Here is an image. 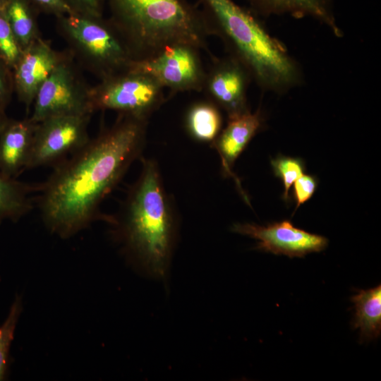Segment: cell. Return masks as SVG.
Returning <instances> with one entry per match:
<instances>
[{"label":"cell","instance_id":"obj_1","mask_svg":"<svg viewBox=\"0 0 381 381\" xmlns=\"http://www.w3.org/2000/svg\"><path fill=\"white\" fill-rule=\"evenodd\" d=\"M147 120L119 114L81 148L54 165L38 186L37 206L52 232L68 238L87 227L145 144Z\"/></svg>","mask_w":381,"mask_h":381},{"label":"cell","instance_id":"obj_2","mask_svg":"<svg viewBox=\"0 0 381 381\" xmlns=\"http://www.w3.org/2000/svg\"><path fill=\"white\" fill-rule=\"evenodd\" d=\"M212 35L246 68L262 89L282 94L298 85L301 72L287 49L254 13L232 0H200Z\"/></svg>","mask_w":381,"mask_h":381},{"label":"cell","instance_id":"obj_3","mask_svg":"<svg viewBox=\"0 0 381 381\" xmlns=\"http://www.w3.org/2000/svg\"><path fill=\"white\" fill-rule=\"evenodd\" d=\"M120 209L111 222L119 226L126 250L150 274L163 276L175 243L176 214L155 161L143 159Z\"/></svg>","mask_w":381,"mask_h":381},{"label":"cell","instance_id":"obj_4","mask_svg":"<svg viewBox=\"0 0 381 381\" xmlns=\"http://www.w3.org/2000/svg\"><path fill=\"white\" fill-rule=\"evenodd\" d=\"M109 19L136 61H145L176 44L207 52L210 25L203 10L188 0H105Z\"/></svg>","mask_w":381,"mask_h":381},{"label":"cell","instance_id":"obj_5","mask_svg":"<svg viewBox=\"0 0 381 381\" xmlns=\"http://www.w3.org/2000/svg\"><path fill=\"white\" fill-rule=\"evenodd\" d=\"M56 29L78 65L99 80L128 71L136 62L109 18L70 13L56 17Z\"/></svg>","mask_w":381,"mask_h":381},{"label":"cell","instance_id":"obj_6","mask_svg":"<svg viewBox=\"0 0 381 381\" xmlns=\"http://www.w3.org/2000/svg\"><path fill=\"white\" fill-rule=\"evenodd\" d=\"M164 89L152 76L133 68L91 86L90 104L93 112L111 110L148 121L165 100Z\"/></svg>","mask_w":381,"mask_h":381},{"label":"cell","instance_id":"obj_7","mask_svg":"<svg viewBox=\"0 0 381 381\" xmlns=\"http://www.w3.org/2000/svg\"><path fill=\"white\" fill-rule=\"evenodd\" d=\"M80 68L68 49L66 57L43 83L35 97L30 117L33 122L56 116L94 113L90 100L91 86Z\"/></svg>","mask_w":381,"mask_h":381},{"label":"cell","instance_id":"obj_8","mask_svg":"<svg viewBox=\"0 0 381 381\" xmlns=\"http://www.w3.org/2000/svg\"><path fill=\"white\" fill-rule=\"evenodd\" d=\"M91 116L61 115L37 123L25 170L56 165L84 146Z\"/></svg>","mask_w":381,"mask_h":381},{"label":"cell","instance_id":"obj_9","mask_svg":"<svg viewBox=\"0 0 381 381\" xmlns=\"http://www.w3.org/2000/svg\"><path fill=\"white\" fill-rule=\"evenodd\" d=\"M200 51L187 44L170 45L151 59L136 61L133 68L152 76L169 88L171 95L178 92H200L206 71Z\"/></svg>","mask_w":381,"mask_h":381},{"label":"cell","instance_id":"obj_10","mask_svg":"<svg viewBox=\"0 0 381 381\" xmlns=\"http://www.w3.org/2000/svg\"><path fill=\"white\" fill-rule=\"evenodd\" d=\"M211 58L202 91L210 101L226 111L228 119L249 111L247 90L252 80L248 71L228 54L222 58L212 55Z\"/></svg>","mask_w":381,"mask_h":381},{"label":"cell","instance_id":"obj_11","mask_svg":"<svg viewBox=\"0 0 381 381\" xmlns=\"http://www.w3.org/2000/svg\"><path fill=\"white\" fill-rule=\"evenodd\" d=\"M231 231L258 240L256 248L289 258H303L326 248L328 239L295 227L289 220L260 226L255 224H235Z\"/></svg>","mask_w":381,"mask_h":381},{"label":"cell","instance_id":"obj_12","mask_svg":"<svg viewBox=\"0 0 381 381\" xmlns=\"http://www.w3.org/2000/svg\"><path fill=\"white\" fill-rule=\"evenodd\" d=\"M67 54V49L57 51L42 37L23 51L13 68L14 92L28 111L41 85Z\"/></svg>","mask_w":381,"mask_h":381},{"label":"cell","instance_id":"obj_13","mask_svg":"<svg viewBox=\"0 0 381 381\" xmlns=\"http://www.w3.org/2000/svg\"><path fill=\"white\" fill-rule=\"evenodd\" d=\"M262 123L263 118L260 111L252 113L249 110L228 119L225 128L220 131L212 143L220 157L224 174L235 180L246 198L232 169L237 158L262 128Z\"/></svg>","mask_w":381,"mask_h":381},{"label":"cell","instance_id":"obj_14","mask_svg":"<svg viewBox=\"0 0 381 381\" xmlns=\"http://www.w3.org/2000/svg\"><path fill=\"white\" fill-rule=\"evenodd\" d=\"M37 123L11 119L0 132V171L6 176L16 178L25 170Z\"/></svg>","mask_w":381,"mask_h":381},{"label":"cell","instance_id":"obj_15","mask_svg":"<svg viewBox=\"0 0 381 381\" xmlns=\"http://www.w3.org/2000/svg\"><path fill=\"white\" fill-rule=\"evenodd\" d=\"M253 11L262 16L288 14L311 17L326 25L337 37L343 32L337 23L332 0H248Z\"/></svg>","mask_w":381,"mask_h":381},{"label":"cell","instance_id":"obj_16","mask_svg":"<svg viewBox=\"0 0 381 381\" xmlns=\"http://www.w3.org/2000/svg\"><path fill=\"white\" fill-rule=\"evenodd\" d=\"M356 313L353 328L360 329V341H370L381 332V285L367 290H358L353 295Z\"/></svg>","mask_w":381,"mask_h":381},{"label":"cell","instance_id":"obj_17","mask_svg":"<svg viewBox=\"0 0 381 381\" xmlns=\"http://www.w3.org/2000/svg\"><path fill=\"white\" fill-rule=\"evenodd\" d=\"M34 191L30 184L0 171V224L6 219L16 222L30 212L34 207Z\"/></svg>","mask_w":381,"mask_h":381},{"label":"cell","instance_id":"obj_18","mask_svg":"<svg viewBox=\"0 0 381 381\" xmlns=\"http://www.w3.org/2000/svg\"><path fill=\"white\" fill-rule=\"evenodd\" d=\"M4 8L23 51L42 37L37 23L40 13L28 0H6Z\"/></svg>","mask_w":381,"mask_h":381},{"label":"cell","instance_id":"obj_19","mask_svg":"<svg viewBox=\"0 0 381 381\" xmlns=\"http://www.w3.org/2000/svg\"><path fill=\"white\" fill-rule=\"evenodd\" d=\"M222 124L219 107L210 100L192 104L186 112V128L196 140L212 143L220 133Z\"/></svg>","mask_w":381,"mask_h":381},{"label":"cell","instance_id":"obj_20","mask_svg":"<svg viewBox=\"0 0 381 381\" xmlns=\"http://www.w3.org/2000/svg\"><path fill=\"white\" fill-rule=\"evenodd\" d=\"M271 166L274 175L279 178L284 185L282 198L284 201H290V189L293 183L304 174L306 166L301 158L278 155L271 159Z\"/></svg>","mask_w":381,"mask_h":381},{"label":"cell","instance_id":"obj_21","mask_svg":"<svg viewBox=\"0 0 381 381\" xmlns=\"http://www.w3.org/2000/svg\"><path fill=\"white\" fill-rule=\"evenodd\" d=\"M21 310V300L16 297L6 320L0 326V380H4L6 373L9 349Z\"/></svg>","mask_w":381,"mask_h":381},{"label":"cell","instance_id":"obj_22","mask_svg":"<svg viewBox=\"0 0 381 381\" xmlns=\"http://www.w3.org/2000/svg\"><path fill=\"white\" fill-rule=\"evenodd\" d=\"M23 50L9 24L4 6L0 7V56L13 70Z\"/></svg>","mask_w":381,"mask_h":381},{"label":"cell","instance_id":"obj_23","mask_svg":"<svg viewBox=\"0 0 381 381\" xmlns=\"http://www.w3.org/2000/svg\"><path fill=\"white\" fill-rule=\"evenodd\" d=\"M294 184L293 194L297 210L312 198L317 189L318 181L316 176L303 174Z\"/></svg>","mask_w":381,"mask_h":381},{"label":"cell","instance_id":"obj_24","mask_svg":"<svg viewBox=\"0 0 381 381\" xmlns=\"http://www.w3.org/2000/svg\"><path fill=\"white\" fill-rule=\"evenodd\" d=\"M14 93L12 68L0 56V111H4L9 105Z\"/></svg>","mask_w":381,"mask_h":381},{"label":"cell","instance_id":"obj_25","mask_svg":"<svg viewBox=\"0 0 381 381\" xmlns=\"http://www.w3.org/2000/svg\"><path fill=\"white\" fill-rule=\"evenodd\" d=\"M73 13L103 16L105 0H64Z\"/></svg>","mask_w":381,"mask_h":381},{"label":"cell","instance_id":"obj_26","mask_svg":"<svg viewBox=\"0 0 381 381\" xmlns=\"http://www.w3.org/2000/svg\"><path fill=\"white\" fill-rule=\"evenodd\" d=\"M39 13L54 16L55 18L73 13L64 0H28Z\"/></svg>","mask_w":381,"mask_h":381},{"label":"cell","instance_id":"obj_27","mask_svg":"<svg viewBox=\"0 0 381 381\" xmlns=\"http://www.w3.org/2000/svg\"><path fill=\"white\" fill-rule=\"evenodd\" d=\"M11 119L6 115V112L0 111V132L8 123Z\"/></svg>","mask_w":381,"mask_h":381},{"label":"cell","instance_id":"obj_28","mask_svg":"<svg viewBox=\"0 0 381 381\" xmlns=\"http://www.w3.org/2000/svg\"><path fill=\"white\" fill-rule=\"evenodd\" d=\"M6 0H0V7H2L4 6Z\"/></svg>","mask_w":381,"mask_h":381}]
</instances>
